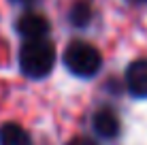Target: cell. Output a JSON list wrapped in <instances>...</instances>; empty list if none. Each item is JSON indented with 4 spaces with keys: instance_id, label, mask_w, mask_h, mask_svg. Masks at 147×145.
Returning a JSON list of instances; mask_svg holds the SVG:
<instances>
[{
    "instance_id": "6da1fadb",
    "label": "cell",
    "mask_w": 147,
    "mask_h": 145,
    "mask_svg": "<svg viewBox=\"0 0 147 145\" xmlns=\"http://www.w3.org/2000/svg\"><path fill=\"white\" fill-rule=\"evenodd\" d=\"M55 64V47L47 38H32L26 41L19 51V66L22 73L30 79H43L51 73Z\"/></svg>"
},
{
    "instance_id": "7a4b0ae2",
    "label": "cell",
    "mask_w": 147,
    "mask_h": 145,
    "mask_svg": "<svg viewBox=\"0 0 147 145\" xmlns=\"http://www.w3.org/2000/svg\"><path fill=\"white\" fill-rule=\"evenodd\" d=\"M64 64L77 77H92V75L98 73L102 58H100L98 49L94 45L83 43V41H75L64 51Z\"/></svg>"
},
{
    "instance_id": "3957f363",
    "label": "cell",
    "mask_w": 147,
    "mask_h": 145,
    "mask_svg": "<svg viewBox=\"0 0 147 145\" xmlns=\"http://www.w3.org/2000/svg\"><path fill=\"white\" fill-rule=\"evenodd\" d=\"M126 86L136 98H147V60H134L126 71Z\"/></svg>"
},
{
    "instance_id": "277c9868",
    "label": "cell",
    "mask_w": 147,
    "mask_h": 145,
    "mask_svg": "<svg viewBox=\"0 0 147 145\" xmlns=\"http://www.w3.org/2000/svg\"><path fill=\"white\" fill-rule=\"evenodd\" d=\"M17 32L22 36H26L28 41H32V38H45V34L49 32V24L38 13H24L17 22Z\"/></svg>"
},
{
    "instance_id": "5b68a950",
    "label": "cell",
    "mask_w": 147,
    "mask_h": 145,
    "mask_svg": "<svg viewBox=\"0 0 147 145\" xmlns=\"http://www.w3.org/2000/svg\"><path fill=\"white\" fill-rule=\"evenodd\" d=\"M94 130L96 134L105 139H111L119 132V122H117V115H115L111 109H100V111L94 113Z\"/></svg>"
},
{
    "instance_id": "8992f818",
    "label": "cell",
    "mask_w": 147,
    "mask_h": 145,
    "mask_svg": "<svg viewBox=\"0 0 147 145\" xmlns=\"http://www.w3.org/2000/svg\"><path fill=\"white\" fill-rule=\"evenodd\" d=\"M0 145H32V139L19 124L7 122L0 126Z\"/></svg>"
},
{
    "instance_id": "52a82bcc",
    "label": "cell",
    "mask_w": 147,
    "mask_h": 145,
    "mask_svg": "<svg viewBox=\"0 0 147 145\" xmlns=\"http://www.w3.org/2000/svg\"><path fill=\"white\" fill-rule=\"evenodd\" d=\"M90 19H92V7H90V2H85V0L75 2L73 9H70V22L81 28V26H88Z\"/></svg>"
},
{
    "instance_id": "ba28073f",
    "label": "cell",
    "mask_w": 147,
    "mask_h": 145,
    "mask_svg": "<svg viewBox=\"0 0 147 145\" xmlns=\"http://www.w3.org/2000/svg\"><path fill=\"white\" fill-rule=\"evenodd\" d=\"M70 145H94L92 141H88V139H75Z\"/></svg>"
}]
</instances>
